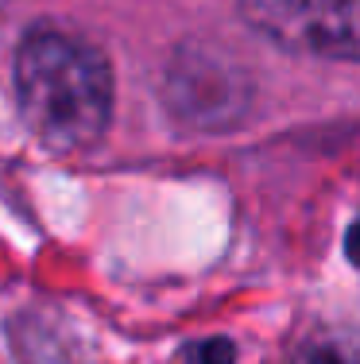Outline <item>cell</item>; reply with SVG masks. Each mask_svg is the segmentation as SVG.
I'll return each instance as SVG.
<instances>
[{
	"label": "cell",
	"instance_id": "5b68a950",
	"mask_svg": "<svg viewBox=\"0 0 360 364\" xmlns=\"http://www.w3.org/2000/svg\"><path fill=\"white\" fill-rule=\"evenodd\" d=\"M295 364H360V329H318L298 345Z\"/></svg>",
	"mask_w": 360,
	"mask_h": 364
},
{
	"label": "cell",
	"instance_id": "6da1fadb",
	"mask_svg": "<svg viewBox=\"0 0 360 364\" xmlns=\"http://www.w3.org/2000/svg\"><path fill=\"white\" fill-rule=\"evenodd\" d=\"M113 66L62 28L28 31L16 50V105L28 132L55 155H78L113 124Z\"/></svg>",
	"mask_w": 360,
	"mask_h": 364
},
{
	"label": "cell",
	"instance_id": "3957f363",
	"mask_svg": "<svg viewBox=\"0 0 360 364\" xmlns=\"http://www.w3.org/2000/svg\"><path fill=\"white\" fill-rule=\"evenodd\" d=\"M244 23L283 50L360 63V0H236Z\"/></svg>",
	"mask_w": 360,
	"mask_h": 364
},
{
	"label": "cell",
	"instance_id": "8992f818",
	"mask_svg": "<svg viewBox=\"0 0 360 364\" xmlns=\"http://www.w3.org/2000/svg\"><path fill=\"white\" fill-rule=\"evenodd\" d=\"M202 364H233V345H229L225 337L202 345Z\"/></svg>",
	"mask_w": 360,
	"mask_h": 364
},
{
	"label": "cell",
	"instance_id": "277c9868",
	"mask_svg": "<svg viewBox=\"0 0 360 364\" xmlns=\"http://www.w3.org/2000/svg\"><path fill=\"white\" fill-rule=\"evenodd\" d=\"M8 345L16 364H74L55 329L31 314H16L8 322Z\"/></svg>",
	"mask_w": 360,
	"mask_h": 364
},
{
	"label": "cell",
	"instance_id": "7a4b0ae2",
	"mask_svg": "<svg viewBox=\"0 0 360 364\" xmlns=\"http://www.w3.org/2000/svg\"><path fill=\"white\" fill-rule=\"evenodd\" d=\"M163 101L178 124L194 132H225L252 105V77L221 47L182 43L163 77Z\"/></svg>",
	"mask_w": 360,
	"mask_h": 364
}]
</instances>
